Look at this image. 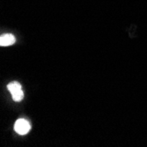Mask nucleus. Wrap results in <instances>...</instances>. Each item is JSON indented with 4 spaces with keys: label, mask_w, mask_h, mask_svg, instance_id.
Here are the masks:
<instances>
[{
    "label": "nucleus",
    "mask_w": 147,
    "mask_h": 147,
    "mask_svg": "<svg viewBox=\"0 0 147 147\" xmlns=\"http://www.w3.org/2000/svg\"><path fill=\"white\" fill-rule=\"evenodd\" d=\"M7 88L11 92L12 100L14 101H20L24 98V93L21 90V85L19 82H11L8 84Z\"/></svg>",
    "instance_id": "f257e3e1"
},
{
    "label": "nucleus",
    "mask_w": 147,
    "mask_h": 147,
    "mask_svg": "<svg viewBox=\"0 0 147 147\" xmlns=\"http://www.w3.org/2000/svg\"><path fill=\"white\" fill-rule=\"evenodd\" d=\"M30 129H31V126L29 123L25 119H18L14 124V129L20 135L28 134Z\"/></svg>",
    "instance_id": "f03ea898"
},
{
    "label": "nucleus",
    "mask_w": 147,
    "mask_h": 147,
    "mask_svg": "<svg viewBox=\"0 0 147 147\" xmlns=\"http://www.w3.org/2000/svg\"><path fill=\"white\" fill-rule=\"evenodd\" d=\"M16 39L14 37V35L11 34H3L1 37H0V45L5 47V46H10L12 45L15 42Z\"/></svg>",
    "instance_id": "7ed1b4c3"
}]
</instances>
